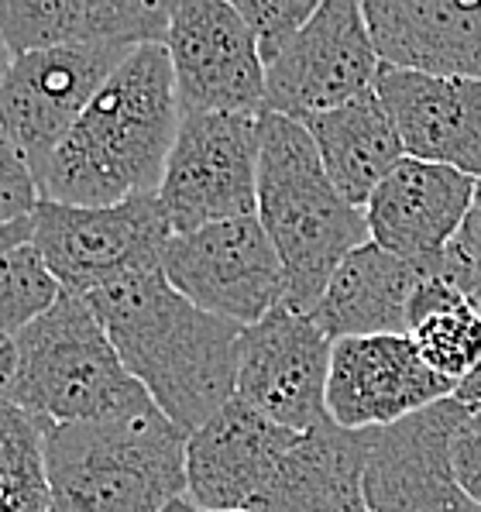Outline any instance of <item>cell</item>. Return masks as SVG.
I'll return each instance as SVG.
<instances>
[{
  "instance_id": "cell-16",
  "label": "cell",
  "mask_w": 481,
  "mask_h": 512,
  "mask_svg": "<svg viewBox=\"0 0 481 512\" xmlns=\"http://www.w3.org/2000/svg\"><path fill=\"white\" fill-rule=\"evenodd\" d=\"M475 196L478 179L447 165L402 159L365 207L372 244L430 269L464 227Z\"/></svg>"
},
{
  "instance_id": "cell-1",
  "label": "cell",
  "mask_w": 481,
  "mask_h": 512,
  "mask_svg": "<svg viewBox=\"0 0 481 512\" xmlns=\"http://www.w3.org/2000/svg\"><path fill=\"white\" fill-rule=\"evenodd\" d=\"M86 303L128 375L179 430H200L234 399L244 327L193 306L162 269L128 275Z\"/></svg>"
},
{
  "instance_id": "cell-33",
  "label": "cell",
  "mask_w": 481,
  "mask_h": 512,
  "mask_svg": "<svg viewBox=\"0 0 481 512\" xmlns=\"http://www.w3.org/2000/svg\"><path fill=\"white\" fill-rule=\"evenodd\" d=\"M11 49H7V42L0 38V83H4V76H7V69H11Z\"/></svg>"
},
{
  "instance_id": "cell-14",
  "label": "cell",
  "mask_w": 481,
  "mask_h": 512,
  "mask_svg": "<svg viewBox=\"0 0 481 512\" xmlns=\"http://www.w3.org/2000/svg\"><path fill=\"white\" fill-rule=\"evenodd\" d=\"M451 396L454 385L420 358L409 334L348 337L330 348L327 416L344 430H385Z\"/></svg>"
},
{
  "instance_id": "cell-31",
  "label": "cell",
  "mask_w": 481,
  "mask_h": 512,
  "mask_svg": "<svg viewBox=\"0 0 481 512\" xmlns=\"http://www.w3.org/2000/svg\"><path fill=\"white\" fill-rule=\"evenodd\" d=\"M14 372H18V344H14V337L0 334V396L14 382Z\"/></svg>"
},
{
  "instance_id": "cell-20",
  "label": "cell",
  "mask_w": 481,
  "mask_h": 512,
  "mask_svg": "<svg viewBox=\"0 0 481 512\" xmlns=\"http://www.w3.org/2000/svg\"><path fill=\"white\" fill-rule=\"evenodd\" d=\"M427 272L368 241L341 262L310 310V320L330 344L348 337L409 334V306Z\"/></svg>"
},
{
  "instance_id": "cell-24",
  "label": "cell",
  "mask_w": 481,
  "mask_h": 512,
  "mask_svg": "<svg viewBox=\"0 0 481 512\" xmlns=\"http://www.w3.org/2000/svg\"><path fill=\"white\" fill-rule=\"evenodd\" d=\"M0 512H52L45 427L0 396Z\"/></svg>"
},
{
  "instance_id": "cell-17",
  "label": "cell",
  "mask_w": 481,
  "mask_h": 512,
  "mask_svg": "<svg viewBox=\"0 0 481 512\" xmlns=\"http://www.w3.org/2000/svg\"><path fill=\"white\" fill-rule=\"evenodd\" d=\"M406 159L447 165L481 183V80L382 66L375 83Z\"/></svg>"
},
{
  "instance_id": "cell-7",
  "label": "cell",
  "mask_w": 481,
  "mask_h": 512,
  "mask_svg": "<svg viewBox=\"0 0 481 512\" xmlns=\"http://www.w3.org/2000/svg\"><path fill=\"white\" fill-rule=\"evenodd\" d=\"M258 152V117L183 114L159 186V203L172 234L255 214Z\"/></svg>"
},
{
  "instance_id": "cell-9",
  "label": "cell",
  "mask_w": 481,
  "mask_h": 512,
  "mask_svg": "<svg viewBox=\"0 0 481 512\" xmlns=\"http://www.w3.org/2000/svg\"><path fill=\"white\" fill-rule=\"evenodd\" d=\"M378 73L382 59L358 0H320L293 45L265 69V114L306 124L375 90Z\"/></svg>"
},
{
  "instance_id": "cell-21",
  "label": "cell",
  "mask_w": 481,
  "mask_h": 512,
  "mask_svg": "<svg viewBox=\"0 0 481 512\" xmlns=\"http://www.w3.org/2000/svg\"><path fill=\"white\" fill-rule=\"evenodd\" d=\"M372 430H344L334 420L296 437L258 512H372L365 464Z\"/></svg>"
},
{
  "instance_id": "cell-11",
  "label": "cell",
  "mask_w": 481,
  "mask_h": 512,
  "mask_svg": "<svg viewBox=\"0 0 481 512\" xmlns=\"http://www.w3.org/2000/svg\"><path fill=\"white\" fill-rule=\"evenodd\" d=\"M165 52L176 76L183 114H265V62L227 0L169 4Z\"/></svg>"
},
{
  "instance_id": "cell-26",
  "label": "cell",
  "mask_w": 481,
  "mask_h": 512,
  "mask_svg": "<svg viewBox=\"0 0 481 512\" xmlns=\"http://www.w3.org/2000/svg\"><path fill=\"white\" fill-rule=\"evenodd\" d=\"M258 45L265 69L293 45V38L317 14L320 0H234Z\"/></svg>"
},
{
  "instance_id": "cell-5",
  "label": "cell",
  "mask_w": 481,
  "mask_h": 512,
  "mask_svg": "<svg viewBox=\"0 0 481 512\" xmlns=\"http://www.w3.org/2000/svg\"><path fill=\"white\" fill-rule=\"evenodd\" d=\"M18 372L4 399L35 416L45 430L114 416L148 392L128 375L104 324L83 296L59 303L14 337Z\"/></svg>"
},
{
  "instance_id": "cell-2",
  "label": "cell",
  "mask_w": 481,
  "mask_h": 512,
  "mask_svg": "<svg viewBox=\"0 0 481 512\" xmlns=\"http://www.w3.org/2000/svg\"><path fill=\"white\" fill-rule=\"evenodd\" d=\"M179 121L169 52L138 45L55 148L38 193L66 207H117L131 196H155Z\"/></svg>"
},
{
  "instance_id": "cell-35",
  "label": "cell",
  "mask_w": 481,
  "mask_h": 512,
  "mask_svg": "<svg viewBox=\"0 0 481 512\" xmlns=\"http://www.w3.org/2000/svg\"><path fill=\"white\" fill-rule=\"evenodd\" d=\"M165 512H179V502H172V506H169V509H165Z\"/></svg>"
},
{
  "instance_id": "cell-30",
  "label": "cell",
  "mask_w": 481,
  "mask_h": 512,
  "mask_svg": "<svg viewBox=\"0 0 481 512\" xmlns=\"http://www.w3.org/2000/svg\"><path fill=\"white\" fill-rule=\"evenodd\" d=\"M35 234V217H21L14 224H0V255H7L18 244H28Z\"/></svg>"
},
{
  "instance_id": "cell-18",
  "label": "cell",
  "mask_w": 481,
  "mask_h": 512,
  "mask_svg": "<svg viewBox=\"0 0 481 512\" xmlns=\"http://www.w3.org/2000/svg\"><path fill=\"white\" fill-rule=\"evenodd\" d=\"M382 66L481 80V0H365Z\"/></svg>"
},
{
  "instance_id": "cell-3",
  "label": "cell",
  "mask_w": 481,
  "mask_h": 512,
  "mask_svg": "<svg viewBox=\"0 0 481 512\" xmlns=\"http://www.w3.org/2000/svg\"><path fill=\"white\" fill-rule=\"evenodd\" d=\"M258 131L255 217L286 269V306L310 313L344 258L372 241L368 217L334 189L303 124L262 114Z\"/></svg>"
},
{
  "instance_id": "cell-19",
  "label": "cell",
  "mask_w": 481,
  "mask_h": 512,
  "mask_svg": "<svg viewBox=\"0 0 481 512\" xmlns=\"http://www.w3.org/2000/svg\"><path fill=\"white\" fill-rule=\"evenodd\" d=\"M169 4L159 0H0V38L11 55L90 45H165Z\"/></svg>"
},
{
  "instance_id": "cell-27",
  "label": "cell",
  "mask_w": 481,
  "mask_h": 512,
  "mask_svg": "<svg viewBox=\"0 0 481 512\" xmlns=\"http://www.w3.org/2000/svg\"><path fill=\"white\" fill-rule=\"evenodd\" d=\"M433 275L447 279L457 293H464L468 299L481 296V183L475 207H471L464 227L457 231V238L447 244V251L430 265Z\"/></svg>"
},
{
  "instance_id": "cell-29",
  "label": "cell",
  "mask_w": 481,
  "mask_h": 512,
  "mask_svg": "<svg viewBox=\"0 0 481 512\" xmlns=\"http://www.w3.org/2000/svg\"><path fill=\"white\" fill-rule=\"evenodd\" d=\"M451 464L457 482L481 509V409H471L457 427L451 440Z\"/></svg>"
},
{
  "instance_id": "cell-23",
  "label": "cell",
  "mask_w": 481,
  "mask_h": 512,
  "mask_svg": "<svg viewBox=\"0 0 481 512\" xmlns=\"http://www.w3.org/2000/svg\"><path fill=\"white\" fill-rule=\"evenodd\" d=\"M409 341L440 378L464 385L481 368V313L447 279L427 272L409 306Z\"/></svg>"
},
{
  "instance_id": "cell-34",
  "label": "cell",
  "mask_w": 481,
  "mask_h": 512,
  "mask_svg": "<svg viewBox=\"0 0 481 512\" xmlns=\"http://www.w3.org/2000/svg\"><path fill=\"white\" fill-rule=\"evenodd\" d=\"M179 512H210V509H196V506H189L186 499H179ZM234 512H248V509H234Z\"/></svg>"
},
{
  "instance_id": "cell-32",
  "label": "cell",
  "mask_w": 481,
  "mask_h": 512,
  "mask_svg": "<svg viewBox=\"0 0 481 512\" xmlns=\"http://www.w3.org/2000/svg\"><path fill=\"white\" fill-rule=\"evenodd\" d=\"M471 303H475V306H478V313H481V296H478V299H471ZM454 399H457V403H464L468 409H481V368H478V372L471 375L464 385H457Z\"/></svg>"
},
{
  "instance_id": "cell-28",
  "label": "cell",
  "mask_w": 481,
  "mask_h": 512,
  "mask_svg": "<svg viewBox=\"0 0 481 512\" xmlns=\"http://www.w3.org/2000/svg\"><path fill=\"white\" fill-rule=\"evenodd\" d=\"M42 200L38 183L31 176L28 162L18 148L0 131V224H14L21 217H31Z\"/></svg>"
},
{
  "instance_id": "cell-6",
  "label": "cell",
  "mask_w": 481,
  "mask_h": 512,
  "mask_svg": "<svg viewBox=\"0 0 481 512\" xmlns=\"http://www.w3.org/2000/svg\"><path fill=\"white\" fill-rule=\"evenodd\" d=\"M31 244L42 251L62 293L93 296L138 272L162 269L172 227L159 193L131 196L117 207H66L38 200Z\"/></svg>"
},
{
  "instance_id": "cell-4",
  "label": "cell",
  "mask_w": 481,
  "mask_h": 512,
  "mask_svg": "<svg viewBox=\"0 0 481 512\" xmlns=\"http://www.w3.org/2000/svg\"><path fill=\"white\" fill-rule=\"evenodd\" d=\"M186 440L148 396L104 420L49 427L52 512H165L186 499Z\"/></svg>"
},
{
  "instance_id": "cell-25",
  "label": "cell",
  "mask_w": 481,
  "mask_h": 512,
  "mask_svg": "<svg viewBox=\"0 0 481 512\" xmlns=\"http://www.w3.org/2000/svg\"><path fill=\"white\" fill-rule=\"evenodd\" d=\"M62 299V286L35 244L0 255V334L18 337Z\"/></svg>"
},
{
  "instance_id": "cell-10",
  "label": "cell",
  "mask_w": 481,
  "mask_h": 512,
  "mask_svg": "<svg viewBox=\"0 0 481 512\" xmlns=\"http://www.w3.org/2000/svg\"><path fill=\"white\" fill-rule=\"evenodd\" d=\"M131 52L121 45H90L25 52L11 59L0 83V131L28 162L35 183L45 176L55 148Z\"/></svg>"
},
{
  "instance_id": "cell-15",
  "label": "cell",
  "mask_w": 481,
  "mask_h": 512,
  "mask_svg": "<svg viewBox=\"0 0 481 512\" xmlns=\"http://www.w3.org/2000/svg\"><path fill=\"white\" fill-rule=\"evenodd\" d=\"M299 433L231 399L186 440V502L210 512H258Z\"/></svg>"
},
{
  "instance_id": "cell-13",
  "label": "cell",
  "mask_w": 481,
  "mask_h": 512,
  "mask_svg": "<svg viewBox=\"0 0 481 512\" xmlns=\"http://www.w3.org/2000/svg\"><path fill=\"white\" fill-rule=\"evenodd\" d=\"M471 409L440 399L385 430H372L365 499L372 512H481L451 464V440Z\"/></svg>"
},
{
  "instance_id": "cell-8",
  "label": "cell",
  "mask_w": 481,
  "mask_h": 512,
  "mask_svg": "<svg viewBox=\"0 0 481 512\" xmlns=\"http://www.w3.org/2000/svg\"><path fill=\"white\" fill-rule=\"evenodd\" d=\"M162 275L203 313L238 327L258 324L286 303V269L255 214L172 234Z\"/></svg>"
},
{
  "instance_id": "cell-12",
  "label": "cell",
  "mask_w": 481,
  "mask_h": 512,
  "mask_svg": "<svg viewBox=\"0 0 481 512\" xmlns=\"http://www.w3.org/2000/svg\"><path fill=\"white\" fill-rule=\"evenodd\" d=\"M330 348L334 344L310 313L286 303L275 306L268 317L241 330L234 396L286 430L306 433L320 427L330 420Z\"/></svg>"
},
{
  "instance_id": "cell-22",
  "label": "cell",
  "mask_w": 481,
  "mask_h": 512,
  "mask_svg": "<svg viewBox=\"0 0 481 512\" xmlns=\"http://www.w3.org/2000/svg\"><path fill=\"white\" fill-rule=\"evenodd\" d=\"M310 131L330 183L351 207H368L372 193L406 159L392 114L375 90L361 93L351 104L327 110L303 124Z\"/></svg>"
}]
</instances>
